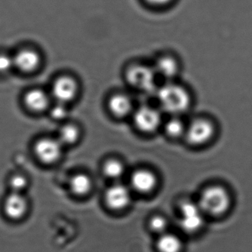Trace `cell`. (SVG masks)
Wrapping results in <instances>:
<instances>
[{
    "label": "cell",
    "instance_id": "6da1fadb",
    "mask_svg": "<svg viewBox=\"0 0 252 252\" xmlns=\"http://www.w3.org/2000/svg\"><path fill=\"white\" fill-rule=\"evenodd\" d=\"M156 95L160 109L171 116H180L188 112L192 105L189 92L173 81H167L158 87Z\"/></svg>",
    "mask_w": 252,
    "mask_h": 252
},
{
    "label": "cell",
    "instance_id": "7a4b0ae2",
    "mask_svg": "<svg viewBox=\"0 0 252 252\" xmlns=\"http://www.w3.org/2000/svg\"><path fill=\"white\" fill-rule=\"evenodd\" d=\"M231 201L230 194L226 188L220 185H213L202 191L198 204L204 214L218 216L229 210Z\"/></svg>",
    "mask_w": 252,
    "mask_h": 252
},
{
    "label": "cell",
    "instance_id": "3957f363",
    "mask_svg": "<svg viewBox=\"0 0 252 252\" xmlns=\"http://www.w3.org/2000/svg\"><path fill=\"white\" fill-rule=\"evenodd\" d=\"M157 72L154 66L144 63H133L127 68L126 78L127 84L135 90L146 94L157 93Z\"/></svg>",
    "mask_w": 252,
    "mask_h": 252
},
{
    "label": "cell",
    "instance_id": "277c9868",
    "mask_svg": "<svg viewBox=\"0 0 252 252\" xmlns=\"http://www.w3.org/2000/svg\"><path fill=\"white\" fill-rule=\"evenodd\" d=\"M216 132L217 129L214 121L207 118H198L187 126L185 138L189 145L201 147L211 142Z\"/></svg>",
    "mask_w": 252,
    "mask_h": 252
},
{
    "label": "cell",
    "instance_id": "5b68a950",
    "mask_svg": "<svg viewBox=\"0 0 252 252\" xmlns=\"http://www.w3.org/2000/svg\"><path fill=\"white\" fill-rule=\"evenodd\" d=\"M64 148L56 136H43L34 142L32 151L41 164L50 166L60 161Z\"/></svg>",
    "mask_w": 252,
    "mask_h": 252
},
{
    "label": "cell",
    "instance_id": "8992f818",
    "mask_svg": "<svg viewBox=\"0 0 252 252\" xmlns=\"http://www.w3.org/2000/svg\"><path fill=\"white\" fill-rule=\"evenodd\" d=\"M30 210L31 201L26 193L8 192L1 202L3 215L11 221H21L26 219Z\"/></svg>",
    "mask_w": 252,
    "mask_h": 252
},
{
    "label": "cell",
    "instance_id": "52a82bcc",
    "mask_svg": "<svg viewBox=\"0 0 252 252\" xmlns=\"http://www.w3.org/2000/svg\"><path fill=\"white\" fill-rule=\"evenodd\" d=\"M132 117L135 127L146 134L155 133L163 126L161 109L148 105L135 109Z\"/></svg>",
    "mask_w": 252,
    "mask_h": 252
},
{
    "label": "cell",
    "instance_id": "ba28073f",
    "mask_svg": "<svg viewBox=\"0 0 252 252\" xmlns=\"http://www.w3.org/2000/svg\"><path fill=\"white\" fill-rule=\"evenodd\" d=\"M79 84L74 77L62 75L53 81L50 90L53 101L69 104L78 97Z\"/></svg>",
    "mask_w": 252,
    "mask_h": 252
},
{
    "label": "cell",
    "instance_id": "9c48e42d",
    "mask_svg": "<svg viewBox=\"0 0 252 252\" xmlns=\"http://www.w3.org/2000/svg\"><path fill=\"white\" fill-rule=\"evenodd\" d=\"M53 98L50 91L34 87L25 92L22 97V103L28 112L35 115L48 112L53 104Z\"/></svg>",
    "mask_w": 252,
    "mask_h": 252
},
{
    "label": "cell",
    "instance_id": "30bf717a",
    "mask_svg": "<svg viewBox=\"0 0 252 252\" xmlns=\"http://www.w3.org/2000/svg\"><path fill=\"white\" fill-rule=\"evenodd\" d=\"M15 69L25 75L35 73L42 63L41 54L35 49L22 48L13 55Z\"/></svg>",
    "mask_w": 252,
    "mask_h": 252
},
{
    "label": "cell",
    "instance_id": "8fae6325",
    "mask_svg": "<svg viewBox=\"0 0 252 252\" xmlns=\"http://www.w3.org/2000/svg\"><path fill=\"white\" fill-rule=\"evenodd\" d=\"M180 226L185 232H195L204 224V212L198 204L185 201L181 205Z\"/></svg>",
    "mask_w": 252,
    "mask_h": 252
},
{
    "label": "cell",
    "instance_id": "7c38bea8",
    "mask_svg": "<svg viewBox=\"0 0 252 252\" xmlns=\"http://www.w3.org/2000/svg\"><path fill=\"white\" fill-rule=\"evenodd\" d=\"M130 184L132 189L139 193H149L154 190L158 184V178L152 170L139 168L130 175Z\"/></svg>",
    "mask_w": 252,
    "mask_h": 252
},
{
    "label": "cell",
    "instance_id": "4fadbf2b",
    "mask_svg": "<svg viewBox=\"0 0 252 252\" xmlns=\"http://www.w3.org/2000/svg\"><path fill=\"white\" fill-rule=\"evenodd\" d=\"M131 199L130 189L123 184H115L106 189L105 201L112 210H122L129 205Z\"/></svg>",
    "mask_w": 252,
    "mask_h": 252
},
{
    "label": "cell",
    "instance_id": "5bb4252c",
    "mask_svg": "<svg viewBox=\"0 0 252 252\" xmlns=\"http://www.w3.org/2000/svg\"><path fill=\"white\" fill-rule=\"evenodd\" d=\"M107 106L111 115L118 119L132 116L135 110L131 97L125 93H115L111 95L108 100Z\"/></svg>",
    "mask_w": 252,
    "mask_h": 252
},
{
    "label": "cell",
    "instance_id": "9a60e30c",
    "mask_svg": "<svg viewBox=\"0 0 252 252\" xmlns=\"http://www.w3.org/2000/svg\"><path fill=\"white\" fill-rule=\"evenodd\" d=\"M153 66L157 75L167 81H173L180 72V63L171 54H162L158 56Z\"/></svg>",
    "mask_w": 252,
    "mask_h": 252
},
{
    "label": "cell",
    "instance_id": "2e32d148",
    "mask_svg": "<svg viewBox=\"0 0 252 252\" xmlns=\"http://www.w3.org/2000/svg\"><path fill=\"white\" fill-rule=\"evenodd\" d=\"M93 179L87 173L79 172L69 178L68 187L69 190L76 196H84L93 189Z\"/></svg>",
    "mask_w": 252,
    "mask_h": 252
},
{
    "label": "cell",
    "instance_id": "e0dca14e",
    "mask_svg": "<svg viewBox=\"0 0 252 252\" xmlns=\"http://www.w3.org/2000/svg\"><path fill=\"white\" fill-rule=\"evenodd\" d=\"M56 137L63 146H72L81 139V130L79 126L74 123L64 122L59 127Z\"/></svg>",
    "mask_w": 252,
    "mask_h": 252
},
{
    "label": "cell",
    "instance_id": "ac0fdd59",
    "mask_svg": "<svg viewBox=\"0 0 252 252\" xmlns=\"http://www.w3.org/2000/svg\"><path fill=\"white\" fill-rule=\"evenodd\" d=\"M8 192L26 193L31 185V179L26 172L15 170L11 172L6 179Z\"/></svg>",
    "mask_w": 252,
    "mask_h": 252
},
{
    "label": "cell",
    "instance_id": "d6986e66",
    "mask_svg": "<svg viewBox=\"0 0 252 252\" xmlns=\"http://www.w3.org/2000/svg\"><path fill=\"white\" fill-rule=\"evenodd\" d=\"M102 172L108 179L118 180L126 173V164L119 158H110L106 159L102 166Z\"/></svg>",
    "mask_w": 252,
    "mask_h": 252
},
{
    "label": "cell",
    "instance_id": "ffe728a7",
    "mask_svg": "<svg viewBox=\"0 0 252 252\" xmlns=\"http://www.w3.org/2000/svg\"><path fill=\"white\" fill-rule=\"evenodd\" d=\"M186 124L180 118V116H171L163 124L164 131L168 137L171 139H179L185 137L187 130Z\"/></svg>",
    "mask_w": 252,
    "mask_h": 252
},
{
    "label": "cell",
    "instance_id": "44dd1931",
    "mask_svg": "<svg viewBox=\"0 0 252 252\" xmlns=\"http://www.w3.org/2000/svg\"><path fill=\"white\" fill-rule=\"evenodd\" d=\"M182 247L180 239L171 234H163L157 241L159 252H180Z\"/></svg>",
    "mask_w": 252,
    "mask_h": 252
},
{
    "label": "cell",
    "instance_id": "7402d4cb",
    "mask_svg": "<svg viewBox=\"0 0 252 252\" xmlns=\"http://www.w3.org/2000/svg\"><path fill=\"white\" fill-rule=\"evenodd\" d=\"M49 116L50 119L57 122H66V119L69 118V109L67 104L65 103H59V102H53V104L49 109Z\"/></svg>",
    "mask_w": 252,
    "mask_h": 252
},
{
    "label": "cell",
    "instance_id": "603a6c76",
    "mask_svg": "<svg viewBox=\"0 0 252 252\" xmlns=\"http://www.w3.org/2000/svg\"><path fill=\"white\" fill-rule=\"evenodd\" d=\"M14 60L13 55L4 52L0 53V75H7L14 70Z\"/></svg>",
    "mask_w": 252,
    "mask_h": 252
},
{
    "label": "cell",
    "instance_id": "cb8c5ba5",
    "mask_svg": "<svg viewBox=\"0 0 252 252\" xmlns=\"http://www.w3.org/2000/svg\"><path fill=\"white\" fill-rule=\"evenodd\" d=\"M146 7L153 10H165L172 7L177 0H141Z\"/></svg>",
    "mask_w": 252,
    "mask_h": 252
},
{
    "label": "cell",
    "instance_id": "d4e9b609",
    "mask_svg": "<svg viewBox=\"0 0 252 252\" xmlns=\"http://www.w3.org/2000/svg\"><path fill=\"white\" fill-rule=\"evenodd\" d=\"M151 230L157 233H164L167 227V222L161 216H155L150 221Z\"/></svg>",
    "mask_w": 252,
    "mask_h": 252
}]
</instances>
